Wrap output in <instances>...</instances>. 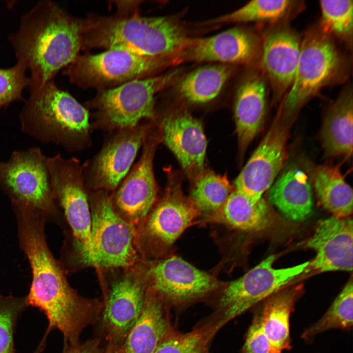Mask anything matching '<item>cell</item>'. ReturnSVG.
<instances>
[{"label":"cell","instance_id":"cell-7","mask_svg":"<svg viewBox=\"0 0 353 353\" xmlns=\"http://www.w3.org/2000/svg\"><path fill=\"white\" fill-rule=\"evenodd\" d=\"M167 65L163 59L109 49L98 54L78 55L64 75L77 86L100 91L152 76Z\"/></svg>","mask_w":353,"mask_h":353},{"label":"cell","instance_id":"cell-34","mask_svg":"<svg viewBox=\"0 0 353 353\" xmlns=\"http://www.w3.org/2000/svg\"><path fill=\"white\" fill-rule=\"evenodd\" d=\"M320 31L352 45L353 31V1L320 0Z\"/></svg>","mask_w":353,"mask_h":353},{"label":"cell","instance_id":"cell-9","mask_svg":"<svg viewBox=\"0 0 353 353\" xmlns=\"http://www.w3.org/2000/svg\"><path fill=\"white\" fill-rule=\"evenodd\" d=\"M54 199L63 208L82 261L88 264L92 252V217L82 165L77 158L66 159L60 153L47 158Z\"/></svg>","mask_w":353,"mask_h":353},{"label":"cell","instance_id":"cell-18","mask_svg":"<svg viewBox=\"0 0 353 353\" xmlns=\"http://www.w3.org/2000/svg\"><path fill=\"white\" fill-rule=\"evenodd\" d=\"M200 214L179 188H170L146 218L144 235L156 252H165Z\"/></svg>","mask_w":353,"mask_h":353},{"label":"cell","instance_id":"cell-39","mask_svg":"<svg viewBox=\"0 0 353 353\" xmlns=\"http://www.w3.org/2000/svg\"><path fill=\"white\" fill-rule=\"evenodd\" d=\"M119 348L109 343L104 353H119Z\"/></svg>","mask_w":353,"mask_h":353},{"label":"cell","instance_id":"cell-36","mask_svg":"<svg viewBox=\"0 0 353 353\" xmlns=\"http://www.w3.org/2000/svg\"><path fill=\"white\" fill-rule=\"evenodd\" d=\"M23 302L0 296V353H13V329Z\"/></svg>","mask_w":353,"mask_h":353},{"label":"cell","instance_id":"cell-25","mask_svg":"<svg viewBox=\"0 0 353 353\" xmlns=\"http://www.w3.org/2000/svg\"><path fill=\"white\" fill-rule=\"evenodd\" d=\"M348 86L328 109L320 132L325 155L350 157L353 152V97Z\"/></svg>","mask_w":353,"mask_h":353},{"label":"cell","instance_id":"cell-33","mask_svg":"<svg viewBox=\"0 0 353 353\" xmlns=\"http://www.w3.org/2000/svg\"><path fill=\"white\" fill-rule=\"evenodd\" d=\"M353 285L351 278L324 315L307 328L302 338L309 341L317 334L331 329H349L353 324Z\"/></svg>","mask_w":353,"mask_h":353},{"label":"cell","instance_id":"cell-35","mask_svg":"<svg viewBox=\"0 0 353 353\" xmlns=\"http://www.w3.org/2000/svg\"><path fill=\"white\" fill-rule=\"evenodd\" d=\"M26 65L17 61L13 66L0 68V110L16 101H23V90L29 87V77L25 73Z\"/></svg>","mask_w":353,"mask_h":353},{"label":"cell","instance_id":"cell-11","mask_svg":"<svg viewBox=\"0 0 353 353\" xmlns=\"http://www.w3.org/2000/svg\"><path fill=\"white\" fill-rule=\"evenodd\" d=\"M90 192L92 252L88 264L105 268L132 266L137 258L133 227L115 211L109 193Z\"/></svg>","mask_w":353,"mask_h":353},{"label":"cell","instance_id":"cell-15","mask_svg":"<svg viewBox=\"0 0 353 353\" xmlns=\"http://www.w3.org/2000/svg\"><path fill=\"white\" fill-rule=\"evenodd\" d=\"M160 141L159 128L151 124L141 157L110 196L114 207L126 216L133 227L143 224L156 201L157 188L153 162Z\"/></svg>","mask_w":353,"mask_h":353},{"label":"cell","instance_id":"cell-26","mask_svg":"<svg viewBox=\"0 0 353 353\" xmlns=\"http://www.w3.org/2000/svg\"><path fill=\"white\" fill-rule=\"evenodd\" d=\"M270 202L288 219L302 222L313 210L312 191L307 175L293 168L284 172L269 189Z\"/></svg>","mask_w":353,"mask_h":353},{"label":"cell","instance_id":"cell-28","mask_svg":"<svg viewBox=\"0 0 353 353\" xmlns=\"http://www.w3.org/2000/svg\"><path fill=\"white\" fill-rule=\"evenodd\" d=\"M313 182L321 204L333 216L347 217L352 214L353 190L338 165L319 166L314 172Z\"/></svg>","mask_w":353,"mask_h":353},{"label":"cell","instance_id":"cell-22","mask_svg":"<svg viewBox=\"0 0 353 353\" xmlns=\"http://www.w3.org/2000/svg\"><path fill=\"white\" fill-rule=\"evenodd\" d=\"M267 85L263 75L253 73L239 85L234 116L239 151L242 155L263 126L266 112Z\"/></svg>","mask_w":353,"mask_h":353},{"label":"cell","instance_id":"cell-38","mask_svg":"<svg viewBox=\"0 0 353 353\" xmlns=\"http://www.w3.org/2000/svg\"><path fill=\"white\" fill-rule=\"evenodd\" d=\"M63 353H104L97 339H92L76 346L66 347Z\"/></svg>","mask_w":353,"mask_h":353},{"label":"cell","instance_id":"cell-21","mask_svg":"<svg viewBox=\"0 0 353 353\" xmlns=\"http://www.w3.org/2000/svg\"><path fill=\"white\" fill-rule=\"evenodd\" d=\"M161 140L183 169L197 176L203 171L207 141L201 122L186 111L165 116L159 128Z\"/></svg>","mask_w":353,"mask_h":353},{"label":"cell","instance_id":"cell-17","mask_svg":"<svg viewBox=\"0 0 353 353\" xmlns=\"http://www.w3.org/2000/svg\"><path fill=\"white\" fill-rule=\"evenodd\" d=\"M301 43L298 34L285 25L272 27L263 34L260 67L270 82L275 102L282 100L292 83Z\"/></svg>","mask_w":353,"mask_h":353},{"label":"cell","instance_id":"cell-23","mask_svg":"<svg viewBox=\"0 0 353 353\" xmlns=\"http://www.w3.org/2000/svg\"><path fill=\"white\" fill-rule=\"evenodd\" d=\"M168 308L149 287L142 312L119 348V353H154L172 326Z\"/></svg>","mask_w":353,"mask_h":353},{"label":"cell","instance_id":"cell-16","mask_svg":"<svg viewBox=\"0 0 353 353\" xmlns=\"http://www.w3.org/2000/svg\"><path fill=\"white\" fill-rule=\"evenodd\" d=\"M259 42L251 32L235 27L212 36L188 38L171 63L186 61L244 64L256 56Z\"/></svg>","mask_w":353,"mask_h":353},{"label":"cell","instance_id":"cell-10","mask_svg":"<svg viewBox=\"0 0 353 353\" xmlns=\"http://www.w3.org/2000/svg\"><path fill=\"white\" fill-rule=\"evenodd\" d=\"M47 157L41 148L14 151L7 161H0V189L12 206H22L43 215L54 208Z\"/></svg>","mask_w":353,"mask_h":353},{"label":"cell","instance_id":"cell-6","mask_svg":"<svg viewBox=\"0 0 353 353\" xmlns=\"http://www.w3.org/2000/svg\"><path fill=\"white\" fill-rule=\"evenodd\" d=\"M345 60L329 37L310 30L302 39L300 56L292 83L278 110L296 118L302 107L324 87L342 75Z\"/></svg>","mask_w":353,"mask_h":353},{"label":"cell","instance_id":"cell-32","mask_svg":"<svg viewBox=\"0 0 353 353\" xmlns=\"http://www.w3.org/2000/svg\"><path fill=\"white\" fill-rule=\"evenodd\" d=\"M189 198L200 212L212 215L224 204L233 191L227 177L213 172L197 176Z\"/></svg>","mask_w":353,"mask_h":353},{"label":"cell","instance_id":"cell-27","mask_svg":"<svg viewBox=\"0 0 353 353\" xmlns=\"http://www.w3.org/2000/svg\"><path fill=\"white\" fill-rule=\"evenodd\" d=\"M270 220V209L263 197L255 202L236 189L217 212L205 219L207 222L247 232L265 229Z\"/></svg>","mask_w":353,"mask_h":353},{"label":"cell","instance_id":"cell-13","mask_svg":"<svg viewBox=\"0 0 353 353\" xmlns=\"http://www.w3.org/2000/svg\"><path fill=\"white\" fill-rule=\"evenodd\" d=\"M295 119L277 110L268 130L236 178V189L255 202L262 198L286 160L290 131Z\"/></svg>","mask_w":353,"mask_h":353},{"label":"cell","instance_id":"cell-24","mask_svg":"<svg viewBox=\"0 0 353 353\" xmlns=\"http://www.w3.org/2000/svg\"><path fill=\"white\" fill-rule=\"evenodd\" d=\"M302 291L301 285L287 286L264 300L258 309L269 343V353L291 349L290 318Z\"/></svg>","mask_w":353,"mask_h":353},{"label":"cell","instance_id":"cell-5","mask_svg":"<svg viewBox=\"0 0 353 353\" xmlns=\"http://www.w3.org/2000/svg\"><path fill=\"white\" fill-rule=\"evenodd\" d=\"M177 72L176 70L98 91L94 98L86 103L87 108L94 110L91 130L110 132L135 126L144 119L154 121L155 95L175 78Z\"/></svg>","mask_w":353,"mask_h":353},{"label":"cell","instance_id":"cell-37","mask_svg":"<svg viewBox=\"0 0 353 353\" xmlns=\"http://www.w3.org/2000/svg\"><path fill=\"white\" fill-rule=\"evenodd\" d=\"M269 343L263 330L259 309L254 313L241 353H269Z\"/></svg>","mask_w":353,"mask_h":353},{"label":"cell","instance_id":"cell-12","mask_svg":"<svg viewBox=\"0 0 353 353\" xmlns=\"http://www.w3.org/2000/svg\"><path fill=\"white\" fill-rule=\"evenodd\" d=\"M151 123L108 132L99 151L82 165L87 190L114 192L133 166Z\"/></svg>","mask_w":353,"mask_h":353},{"label":"cell","instance_id":"cell-4","mask_svg":"<svg viewBox=\"0 0 353 353\" xmlns=\"http://www.w3.org/2000/svg\"><path fill=\"white\" fill-rule=\"evenodd\" d=\"M90 118L89 110L54 79L30 91L19 113L23 132L43 144L61 146L68 152L91 146Z\"/></svg>","mask_w":353,"mask_h":353},{"label":"cell","instance_id":"cell-1","mask_svg":"<svg viewBox=\"0 0 353 353\" xmlns=\"http://www.w3.org/2000/svg\"><path fill=\"white\" fill-rule=\"evenodd\" d=\"M81 19L50 0H41L20 19L17 31L8 36L17 61L30 71V91L54 79L81 49Z\"/></svg>","mask_w":353,"mask_h":353},{"label":"cell","instance_id":"cell-8","mask_svg":"<svg viewBox=\"0 0 353 353\" xmlns=\"http://www.w3.org/2000/svg\"><path fill=\"white\" fill-rule=\"evenodd\" d=\"M274 255L268 256L240 277L219 290L211 319L222 327L258 303L287 286L307 268L309 261L291 267H273Z\"/></svg>","mask_w":353,"mask_h":353},{"label":"cell","instance_id":"cell-19","mask_svg":"<svg viewBox=\"0 0 353 353\" xmlns=\"http://www.w3.org/2000/svg\"><path fill=\"white\" fill-rule=\"evenodd\" d=\"M149 280L130 275L112 284L102 309V324L109 343L119 347L139 318Z\"/></svg>","mask_w":353,"mask_h":353},{"label":"cell","instance_id":"cell-31","mask_svg":"<svg viewBox=\"0 0 353 353\" xmlns=\"http://www.w3.org/2000/svg\"><path fill=\"white\" fill-rule=\"evenodd\" d=\"M221 328L209 318L187 332H181L172 325L154 353H209L211 341Z\"/></svg>","mask_w":353,"mask_h":353},{"label":"cell","instance_id":"cell-29","mask_svg":"<svg viewBox=\"0 0 353 353\" xmlns=\"http://www.w3.org/2000/svg\"><path fill=\"white\" fill-rule=\"evenodd\" d=\"M232 71L231 67L226 64L199 68L181 80L177 87L179 94L191 103L209 102L218 96Z\"/></svg>","mask_w":353,"mask_h":353},{"label":"cell","instance_id":"cell-20","mask_svg":"<svg viewBox=\"0 0 353 353\" xmlns=\"http://www.w3.org/2000/svg\"><path fill=\"white\" fill-rule=\"evenodd\" d=\"M353 220L332 215L320 220L306 247L316 255L307 267L319 272L353 270Z\"/></svg>","mask_w":353,"mask_h":353},{"label":"cell","instance_id":"cell-2","mask_svg":"<svg viewBox=\"0 0 353 353\" xmlns=\"http://www.w3.org/2000/svg\"><path fill=\"white\" fill-rule=\"evenodd\" d=\"M127 2L116 1L113 15L81 19V49L123 50L169 64L188 38L184 28L169 17L141 16L139 1Z\"/></svg>","mask_w":353,"mask_h":353},{"label":"cell","instance_id":"cell-30","mask_svg":"<svg viewBox=\"0 0 353 353\" xmlns=\"http://www.w3.org/2000/svg\"><path fill=\"white\" fill-rule=\"evenodd\" d=\"M298 2L291 0H253L234 11L213 19L209 23H276L295 12L299 5Z\"/></svg>","mask_w":353,"mask_h":353},{"label":"cell","instance_id":"cell-3","mask_svg":"<svg viewBox=\"0 0 353 353\" xmlns=\"http://www.w3.org/2000/svg\"><path fill=\"white\" fill-rule=\"evenodd\" d=\"M13 208L18 218L21 246L28 258L32 273L25 303L42 310L51 322L71 318L80 309L82 299L70 286L49 249L41 216L43 215L24 206Z\"/></svg>","mask_w":353,"mask_h":353},{"label":"cell","instance_id":"cell-14","mask_svg":"<svg viewBox=\"0 0 353 353\" xmlns=\"http://www.w3.org/2000/svg\"><path fill=\"white\" fill-rule=\"evenodd\" d=\"M147 276L149 287L169 307L178 309L207 298L222 286L210 274L176 256L154 263Z\"/></svg>","mask_w":353,"mask_h":353}]
</instances>
